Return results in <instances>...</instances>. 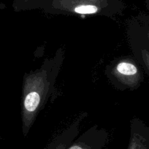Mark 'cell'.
<instances>
[{
	"label": "cell",
	"mask_w": 149,
	"mask_h": 149,
	"mask_svg": "<svg viewBox=\"0 0 149 149\" xmlns=\"http://www.w3.org/2000/svg\"><path fill=\"white\" fill-rule=\"evenodd\" d=\"M108 141V130L94 125L77 137L67 149H104Z\"/></svg>",
	"instance_id": "277c9868"
},
{
	"label": "cell",
	"mask_w": 149,
	"mask_h": 149,
	"mask_svg": "<svg viewBox=\"0 0 149 149\" xmlns=\"http://www.w3.org/2000/svg\"><path fill=\"white\" fill-rule=\"evenodd\" d=\"M46 0H14L13 7L16 12L40 9Z\"/></svg>",
	"instance_id": "ba28073f"
},
{
	"label": "cell",
	"mask_w": 149,
	"mask_h": 149,
	"mask_svg": "<svg viewBox=\"0 0 149 149\" xmlns=\"http://www.w3.org/2000/svg\"><path fill=\"white\" fill-rule=\"evenodd\" d=\"M127 31L141 39L149 48V14L140 13L133 16L129 20Z\"/></svg>",
	"instance_id": "52a82bcc"
},
{
	"label": "cell",
	"mask_w": 149,
	"mask_h": 149,
	"mask_svg": "<svg viewBox=\"0 0 149 149\" xmlns=\"http://www.w3.org/2000/svg\"><path fill=\"white\" fill-rule=\"evenodd\" d=\"M143 1H144L145 4L146 8H147V10L149 12V0H143Z\"/></svg>",
	"instance_id": "9c48e42d"
},
{
	"label": "cell",
	"mask_w": 149,
	"mask_h": 149,
	"mask_svg": "<svg viewBox=\"0 0 149 149\" xmlns=\"http://www.w3.org/2000/svg\"><path fill=\"white\" fill-rule=\"evenodd\" d=\"M127 149H149V126L137 117L130 121V136Z\"/></svg>",
	"instance_id": "5b68a950"
},
{
	"label": "cell",
	"mask_w": 149,
	"mask_h": 149,
	"mask_svg": "<svg viewBox=\"0 0 149 149\" xmlns=\"http://www.w3.org/2000/svg\"><path fill=\"white\" fill-rule=\"evenodd\" d=\"M65 58L64 48L61 47L52 57L44 60L36 70L25 74L21 95V127L26 137L51 97Z\"/></svg>",
	"instance_id": "6da1fadb"
},
{
	"label": "cell",
	"mask_w": 149,
	"mask_h": 149,
	"mask_svg": "<svg viewBox=\"0 0 149 149\" xmlns=\"http://www.w3.org/2000/svg\"><path fill=\"white\" fill-rule=\"evenodd\" d=\"M127 34L133 57L140 63L149 78V48L132 33L127 31Z\"/></svg>",
	"instance_id": "8992f818"
},
{
	"label": "cell",
	"mask_w": 149,
	"mask_h": 149,
	"mask_svg": "<svg viewBox=\"0 0 149 149\" xmlns=\"http://www.w3.org/2000/svg\"><path fill=\"white\" fill-rule=\"evenodd\" d=\"M105 73L111 84L121 91L137 90L144 81L143 68L131 56L115 59L106 67Z\"/></svg>",
	"instance_id": "3957f363"
},
{
	"label": "cell",
	"mask_w": 149,
	"mask_h": 149,
	"mask_svg": "<svg viewBox=\"0 0 149 149\" xmlns=\"http://www.w3.org/2000/svg\"><path fill=\"white\" fill-rule=\"evenodd\" d=\"M125 9L122 0H46L40 10L51 15L113 17Z\"/></svg>",
	"instance_id": "7a4b0ae2"
}]
</instances>
